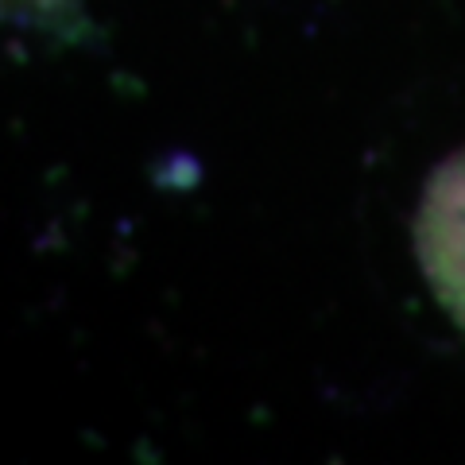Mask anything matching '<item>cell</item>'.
I'll list each match as a JSON object with an SVG mask.
<instances>
[{"instance_id": "1", "label": "cell", "mask_w": 465, "mask_h": 465, "mask_svg": "<svg viewBox=\"0 0 465 465\" xmlns=\"http://www.w3.org/2000/svg\"><path fill=\"white\" fill-rule=\"evenodd\" d=\"M415 256L434 302L465 333V148L450 155L423 186Z\"/></svg>"}]
</instances>
